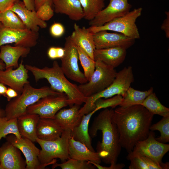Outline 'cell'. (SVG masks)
Segmentation results:
<instances>
[{"mask_svg": "<svg viewBox=\"0 0 169 169\" xmlns=\"http://www.w3.org/2000/svg\"><path fill=\"white\" fill-rule=\"evenodd\" d=\"M65 54L61 60V68L68 78L80 84L88 82L84 74L78 65L79 56L75 45L69 36L65 38L64 47Z\"/></svg>", "mask_w": 169, "mask_h": 169, "instance_id": "obj_9", "label": "cell"}, {"mask_svg": "<svg viewBox=\"0 0 169 169\" xmlns=\"http://www.w3.org/2000/svg\"><path fill=\"white\" fill-rule=\"evenodd\" d=\"M166 18L164 20L161 26V29L165 32L166 36L167 38H169V12L165 11Z\"/></svg>", "mask_w": 169, "mask_h": 169, "instance_id": "obj_43", "label": "cell"}, {"mask_svg": "<svg viewBox=\"0 0 169 169\" xmlns=\"http://www.w3.org/2000/svg\"><path fill=\"white\" fill-rule=\"evenodd\" d=\"M153 115L163 117L169 115V109L162 104L153 92L149 94L141 105Z\"/></svg>", "mask_w": 169, "mask_h": 169, "instance_id": "obj_30", "label": "cell"}, {"mask_svg": "<svg viewBox=\"0 0 169 169\" xmlns=\"http://www.w3.org/2000/svg\"><path fill=\"white\" fill-rule=\"evenodd\" d=\"M60 167L62 169H94L96 167L87 161L79 160L70 158L65 161L52 164V168Z\"/></svg>", "mask_w": 169, "mask_h": 169, "instance_id": "obj_36", "label": "cell"}, {"mask_svg": "<svg viewBox=\"0 0 169 169\" xmlns=\"http://www.w3.org/2000/svg\"></svg>", "mask_w": 169, "mask_h": 169, "instance_id": "obj_50", "label": "cell"}, {"mask_svg": "<svg viewBox=\"0 0 169 169\" xmlns=\"http://www.w3.org/2000/svg\"><path fill=\"white\" fill-rule=\"evenodd\" d=\"M54 12L65 14L73 20L84 18L82 7L79 0H52Z\"/></svg>", "mask_w": 169, "mask_h": 169, "instance_id": "obj_25", "label": "cell"}, {"mask_svg": "<svg viewBox=\"0 0 169 169\" xmlns=\"http://www.w3.org/2000/svg\"><path fill=\"white\" fill-rule=\"evenodd\" d=\"M63 94L47 86L34 88L29 83L25 84L21 93L8 101L5 109V117L8 119L17 118L26 114L27 109L41 98L51 95Z\"/></svg>", "mask_w": 169, "mask_h": 169, "instance_id": "obj_4", "label": "cell"}, {"mask_svg": "<svg viewBox=\"0 0 169 169\" xmlns=\"http://www.w3.org/2000/svg\"><path fill=\"white\" fill-rule=\"evenodd\" d=\"M7 88L3 84L0 83V95L6 97V92Z\"/></svg>", "mask_w": 169, "mask_h": 169, "instance_id": "obj_47", "label": "cell"}, {"mask_svg": "<svg viewBox=\"0 0 169 169\" xmlns=\"http://www.w3.org/2000/svg\"><path fill=\"white\" fill-rule=\"evenodd\" d=\"M71 136V131L67 130L54 140L45 141L37 138L36 142L41 148L38 156L41 169L56 162V158L59 159L61 162L69 159V142Z\"/></svg>", "mask_w": 169, "mask_h": 169, "instance_id": "obj_6", "label": "cell"}, {"mask_svg": "<svg viewBox=\"0 0 169 169\" xmlns=\"http://www.w3.org/2000/svg\"><path fill=\"white\" fill-rule=\"evenodd\" d=\"M115 68L100 60L95 61V69L90 81L80 84L78 88L86 97L99 93L108 87L115 79Z\"/></svg>", "mask_w": 169, "mask_h": 169, "instance_id": "obj_7", "label": "cell"}, {"mask_svg": "<svg viewBox=\"0 0 169 169\" xmlns=\"http://www.w3.org/2000/svg\"><path fill=\"white\" fill-rule=\"evenodd\" d=\"M0 22L4 26L11 29H27L18 15L11 10L0 13Z\"/></svg>", "mask_w": 169, "mask_h": 169, "instance_id": "obj_32", "label": "cell"}, {"mask_svg": "<svg viewBox=\"0 0 169 169\" xmlns=\"http://www.w3.org/2000/svg\"><path fill=\"white\" fill-rule=\"evenodd\" d=\"M30 48L8 44L3 45L0 47V59L4 62L6 69L10 67L17 68L19 66V59L20 57H26L30 53Z\"/></svg>", "mask_w": 169, "mask_h": 169, "instance_id": "obj_22", "label": "cell"}, {"mask_svg": "<svg viewBox=\"0 0 169 169\" xmlns=\"http://www.w3.org/2000/svg\"><path fill=\"white\" fill-rule=\"evenodd\" d=\"M142 8H139L130 11L125 15L99 26H90L88 30L93 34L101 31H112L118 32L134 39L140 35L136 23L137 19L141 15Z\"/></svg>", "mask_w": 169, "mask_h": 169, "instance_id": "obj_8", "label": "cell"}, {"mask_svg": "<svg viewBox=\"0 0 169 169\" xmlns=\"http://www.w3.org/2000/svg\"><path fill=\"white\" fill-rule=\"evenodd\" d=\"M10 67L5 70L0 69V83L16 91L19 95L23 91L24 85L29 83L28 70L23 64L22 60L18 67L15 69Z\"/></svg>", "mask_w": 169, "mask_h": 169, "instance_id": "obj_15", "label": "cell"}, {"mask_svg": "<svg viewBox=\"0 0 169 169\" xmlns=\"http://www.w3.org/2000/svg\"><path fill=\"white\" fill-rule=\"evenodd\" d=\"M80 105H74L68 109L60 110L54 120L64 131L72 130L80 123L82 117L79 113Z\"/></svg>", "mask_w": 169, "mask_h": 169, "instance_id": "obj_23", "label": "cell"}, {"mask_svg": "<svg viewBox=\"0 0 169 169\" xmlns=\"http://www.w3.org/2000/svg\"><path fill=\"white\" fill-rule=\"evenodd\" d=\"M98 110L95 108L90 112L83 115L79 124L71 131V136L75 140L84 144L93 151H95L92 145L89 125L92 116Z\"/></svg>", "mask_w": 169, "mask_h": 169, "instance_id": "obj_27", "label": "cell"}, {"mask_svg": "<svg viewBox=\"0 0 169 169\" xmlns=\"http://www.w3.org/2000/svg\"><path fill=\"white\" fill-rule=\"evenodd\" d=\"M113 112L112 109L105 108L95 118L89 130V134L92 138L96 136L98 131H101L102 140L97 144V152L101 161L110 165L117 163L121 148L116 125L111 120Z\"/></svg>", "mask_w": 169, "mask_h": 169, "instance_id": "obj_2", "label": "cell"}, {"mask_svg": "<svg viewBox=\"0 0 169 169\" xmlns=\"http://www.w3.org/2000/svg\"><path fill=\"white\" fill-rule=\"evenodd\" d=\"M10 10L18 15L27 29L38 32L40 28H44L47 27V23L38 17L36 11L28 10L23 2H18Z\"/></svg>", "mask_w": 169, "mask_h": 169, "instance_id": "obj_18", "label": "cell"}, {"mask_svg": "<svg viewBox=\"0 0 169 169\" xmlns=\"http://www.w3.org/2000/svg\"><path fill=\"white\" fill-rule=\"evenodd\" d=\"M6 69L5 64L2 60H0V69L5 70Z\"/></svg>", "mask_w": 169, "mask_h": 169, "instance_id": "obj_48", "label": "cell"}, {"mask_svg": "<svg viewBox=\"0 0 169 169\" xmlns=\"http://www.w3.org/2000/svg\"><path fill=\"white\" fill-rule=\"evenodd\" d=\"M127 159L130 162L129 169H168L169 163L158 164L150 158L138 154L128 153Z\"/></svg>", "mask_w": 169, "mask_h": 169, "instance_id": "obj_28", "label": "cell"}, {"mask_svg": "<svg viewBox=\"0 0 169 169\" xmlns=\"http://www.w3.org/2000/svg\"><path fill=\"white\" fill-rule=\"evenodd\" d=\"M99 169H122L125 166V165L123 163H117L114 165H110V166H104L100 165L90 161H87Z\"/></svg>", "mask_w": 169, "mask_h": 169, "instance_id": "obj_42", "label": "cell"}, {"mask_svg": "<svg viewBox=\"0 0 169 169\" xmlns=\"http://www.w3.org/2000/svg\"><path fill=\"white\" fill-rule=\"evenodd\" d=\"M153 91V89L152 87L148 90L141 91L130 86L123 97V100L120 106L125 107L141 105L145 99Z\"/></svg>", "mask_w": 169, "mask_h": 169, "instance_id": "obj_29", "label": "cell"}, {"mask_svg": "<svg viewBox=\"0 0 169 169\" xmlns=\"http://www.w3.org/2000/svg\"><path fill=\"white\" fill-rule=\"evenodd\" d=\"M131 5L128 0H110L108 6L104 8L92 20L89 21L90 26H99L130 11Z\"/></svg>", "mask_w": 169, "mask_h": 169, "instance_id": "obj_13", "label": "cell"}, {"mask_svg": "<svg viewBox=\"0 0 169 169\" xmlns=\"http://www.w3.org/2000/svg\"><path fill=\"white\" fill-rule=\"evenodd\" d=\"M26 166L21 151L9 142L0 147V169H26Z\"/></svg>", "mask_w": 169, "mask_h": 169, "instance_id": "obj_17", "label": "cell"}, {"mask_svg": "<svg viewBox=\"0 0 169 169\" xmlns=\"http://www.w3.org/2000/svg\"><path fill=\"white\" fill-rule=\"evenodd\" d=\"M19 0H0V12L10 10Z\"/></svg>", "mask_w": 169, "mask_h": 169, "instance_id": "obj_41", "label": "cell"}, {"mask_svg": "<svg viewBox=\"0 0 169 169\" xmlns=\"http://www.w3.org/2000/svg\"><path fill=\"white\" fill-rule=\"evenodd\" d=\"M154 115L141 105L116 108L111 120L116 126L121 147L128 153L138 141L148 137Z\"/></svg>", "mask_w": 169, "mask_h": 169, "instance_id": "obj_1", "label": "cell"}, {"mask_svg": "<svg viewBox=\"0 0 169 169\" xmlns=\"http://www.w3.org/2000/svg\"><path fill=\"white\" fill-rule=\"evenodd\" d=\"M50 35L53 37L58 38L62 36L64 34L65 29L62 24L59 23H54L50 27L49 29Z\"/></svg>", "mask_w": 169, "mask_h": 169, "instance_id": "obj_40", "label": "cell"}, {"mask_svg": "<svg viewBox=\"0 0 169 169\" xmlns=\"http://www.w3.org/2000/svg\"><path fill=\"white\" fill-rule=\"evenodd\" d=\"M39 118L38 115L28 113L17 118L18 127L22 137L28 139L33 142H36V127Z\"/></svg>", "mask_w": 169, "mask_h": 169, "instance_id": "obj_26", "label": "cell"}, {"mask_svg": "<svg viewBox=\"0 0 169 169\" xmlns=\"http://www.w3.org/2000/svg\"><path fill=\"white\" fill-rule=\"evenodd\" d=\"M25 7L29 10L36 11L34 0H23Z\"/></svg>", "mask_w": 169, "mask_h": 169, "instance_id": "obj_45", "label": "cell"}, {"mask_svg": "<svg viewBox=\"0 0 169 169\" xmlns=\"http://www.w3.org/2000/svg\"><path fill=\"white\" fill-rule=\"evenodd\" d=\"M126 49L121 47L95 49L94 53V59L95 61H101L115 68L124 61L126 55Z\"/></svg>", "mask_w": 169, "mask_h": 169, "instance_id": "obj_19", "label": "cell"}, {"mask_svg": "<svg viewBox=\"0 0 169 169\" xmlns=\"http://www.w3.org/2000/svg\"><path fill=\"white\" fill-rule=\"evenodd\" d=\"M95 49H100L115 47L128 49L135 43V39L119 33H110L103 30L93 34Z\"/></svg>", "mask_w": 169, "mask_h": 169, "instance_id": "obj_16", "label": "cell"}, {"mask_svg": "<svg viewBox=\"0 0 169 169\" xmlns=\"http://www.w3.org/2000/svg\"><path fill=\"white\" fill-rule=\"evenodd\" d=\"M17 118L8 119L5 116L0 117V141L3 138L9 134L14 135L17 138L22 137L17 125Z\"/></svg>", "mask_w": 169, "mask_h": 169, "instance_id": "obj_33", "label": "cell"}, {"mask_svg": "<svg viewBox=\"0 0 169 169\" xmlns=\"http://www.w3.org/2000/svg\"><path fill=\"white\" fill-rule=\"evenodd\" d=\"M38 37V32L27 29H11L0 23V47L14 43V46L30 48L37 44Z\"/></svg>", "mask_w": 169, "mask_h": 169, "instance_id": "obj_12", "label": "cell"}, {"mask_svg": "<svg viewBox=\"0 0 169 169\" xmlns=\"http://www.w3.org/2000/svg\"><path fill=\"white\" fill-rule=\"evenodd\" d=\"M25 66L32 74L36 82L45 79L53 90L64 93L68 97L70 107L75 104L80 105L86 101L87 98L81 93L78 85L67 79L57 61H54L51 67H45L41 69L29 64Z\"/></svg>", "mask_w": 169, "mask_h": 169, "instance_id": "obj_3", "label": "cell"}, {"mask_svg": "<svg viewBox=\"0 0 169 169\" xmlns=\"http://www.w3.org/2000/svg\"><path fill=\"white\" fill-rule=\"evenodd\" d=\"M79 59L84 71V75L88 81L90 80L95 69V61L91 59L81 48L76 46Z\"/></svg>", "mask_w": 169, "mask_h": 169, "instance_id": "obj_34", "label": "cell"}, {"mask_svg": "<svg viewBox=\"0 0 169 169\" xmlns=\"http://www.w3.org/2000/svg\"><path fill=\"white\" fill-rule=\"evenodd\" d=\"M68 105V98L64 93L49 95L41 98L28 106L27 113L37 114L41 118L54 119L59 110Z\"/></svg>", "mask_w": 169, "mask_h": 169, "instance_id": "obj_10", "label": "cell"}, {"mask_svg": "<svg viewBox=\"0 0 169 169\" xmlns=\"http://www.w3.org/2000/svg\"><path fill=\"white\" fill-rule=\"evenodd\" d=\"M150 130L151 131H158L160 132V136L156 139L162 143L168 142L169 141V115L163 117L159 121L151 125Z\"/></svg>", "mask_w": 169, "mask_h": 169, "instance_id": "obj_35", "label": "cell"}, {"mask_svg": "<svg viewBox=\"0 0 169 169\" xmlns=\"http://www.w3.org/2000/svg\"><path fill=\"white\" fill-rule=\"evenodd\" d=\"M5 116V110L2 109L0 106V117Z\"/></svg>", "mask_w": 169, "mask_h": 169, "instance_id": "obj_49", "label": "cell"}, {"mask_svg": "<svg viewBox=\"0 0 169 169\" xmlns=\"http://www.w3.org/2000/svg\"><path fill=\"white\" fill-rule=\"evenodd\" d=\"M69 157L82 161L100 164L101 160L99 153L90 150L85 145L75 140L71 136L69 142Z\"/></svg>", "mask_w": 169, "mask_h": 169, "instance_id": "obj_21", "label": "cell"}, {"mask_svg": "<svg viewBox=\"0 0 169 169\" xmlns=\"http://www.w3.org/2000/svg\"><path fill=\"white\" fill-rule=\"evenodd\" d=\"M47 53L49 58L51 59H61L64 55L65 50L61 47L52 46L49 48Z\"/></svg>", "mask_w": 169, "mask_h": 169, "instance_id": "obj_39", "label": "cell"}, {"mask_svg": "<svg viewBox=\"0 0 169 169\" xmlns=\"http://www.w3.org/2000/svg\"><path fill=\"white\" fill-rule=\"evenodd\" d=\"M155 135L150 131L147 138L137 142L130 152L148 157L157 163L163 165L165 163L162 162V159L169 151V145L157 141Z\"/></svg>", "mask_w": 169, "mask_h": 169, "instance_id": "obj_11", "label": "cell"}, {"mask_svg": "<svg viewBox=\"0 0 169 169\" xmlns=\"http://www.w3.org/2000/svg\"><path fill=\"white\" fill-rule=\"evenodd\" d=\"M132 67H125L117 72L116 76L111 84L102 91L87 98L83 106L79 110L80 116L88 114L95 108V103L100 98L107 99L116 95L124 96L131 85L134 81Z\"/></svg>", "mask_w": 169, "mask_h": 169, "instance_id": "obj_5", "label": "cell"}, {"mask_svg": "<svg viewBox=\"0 0 169 169\" xmlns=\"http://www.w3.org/2000/svg\"><path fill=\"white\" fill-rule=\"evenodd\" d=\"M52 0H49L40 6L36 11L38 17L45 21L50 19L54 15V10L52 5Z\"/></svg>", "mask_w": 169, "mask_h": 169, "instance_id": "obj_38", "label": "cell"}, {"mask_svg": "<svg viewBox=\"0 0 169 169\" xmlns=\"http://www.w3.org/2000/svg\"><path fill=\"white\" fill-rule=\"evenodd\" d=\"M123 96L120 95H116L112 97L105 99L100 98L95 103V108L99 110L110 107L115 108L120 105L123 100Z\"/></svg>", "mask_w": 169, "mask_h": 169, "instance_id": "obj_37", "label": "cell"}, {"mask_svg": "<svg viewBox=\"0 0 169 169\" xmlns=\"http://www.w3.org/2000/svg\"><path fill=\"white\" fill-rule=\"evenodd\" d=\"M74 30L69 36L75 45L83 49L93 59L95 49L93 39L94 34L85 27L81 28L76 23L74 25Z\"/></svg>", "mask_w": 169, "mask_h": 169, "instance_id": "obj_20", "label": "cell"}, {"mask_svg": "<svg viewBox=\"0 0 169 169\" xmlns=\"http://www.w3.org/2000/svg\"><path fill=\"white\" fill-rule=\"evenodd\" d=\"M64 130L54 119L41 118L38 120L36 131L37 138L45 141H52L59 138Z\"/></svg>", "mask_w": 169, "mask_h": 169, "instance_id": "obj_24", "label": "cell"}, {"mask_svg": "<svg viewBox=\"0 0 169 169\" xmlns=\"http://www.w3.org/2000/svg\"><path fill=\"white\" fill-rule=\"evenodd\" d=\"M82 7L84 18L89 21L93 19L105 7L104 0H79Z\"/></svg>", "mask_w": 169, "mask_h": 169, "instance_id": "obj_31", "label": "cell"}, {"mask_svg": "<svg viewBox=\"0 0 169 169\" xmlns=\"http://www.w3.org/2000/svg\"><path fill=\"white\" fill-rule=\"evenodd\" d=\"M7 141L18 148L24 155L26 163V169H41L38 159L40 150L29 140L21 137L17 138L10 134L6 137Z\"/></svg>", "mask_w": 169, "mask_h": 169, "instance_id": "obj_14", "label": "cell"}, {"mask_svg": "<svg viewBox=\"0 0 169 169\" xmlns=\"http://www.w3.org/2000/svg\"><path fill=\"white\" fill-rule=\"evenodd\" d=\"M49 0H34L36 11L42 5Z\"/></svg>", "mask_w": 169, "mask_h": 169, "instance_id": "obj_46", "label": "cell"}, {"mask_svg": "<svg viewBox=\"0 0 169 169\" xmlns=\"http://www.w3.org/2000/svg\"><path fill=\"white\" fill-rule=\"evenodd\" d=\"M19 95L17 92L13 89L9 87L7 88L6 92V97L8 101L17 97Z\"/></svg>", "mask_w": 169, "mask_h": 169, "instance_id": "obj_44", "label": "cell"}]
</instances>
